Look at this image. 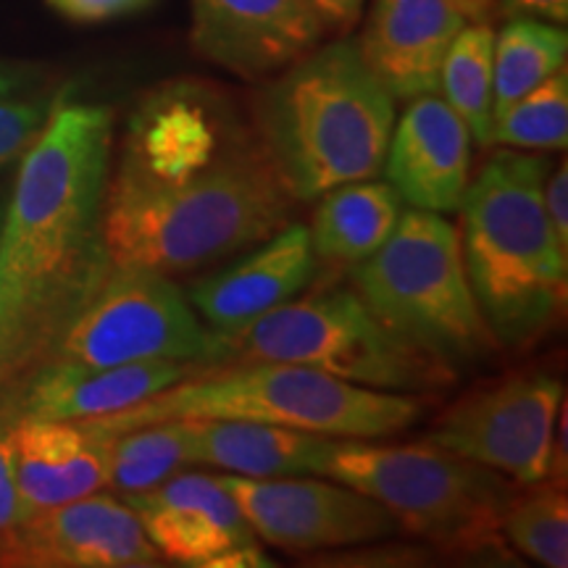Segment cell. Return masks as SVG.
Listing matches in <instances>:
<instances>
[{
    "label": "cell",
    "mask_w": 568,
    "mask_h": 568,
    "mask_svg": "<svg viewBox=\"0 0 568 568\" xmlns=\"http://www.w3.org/2000/svg\"><path fill=\"white\" fill-rule=\"evenodd\" d=\"M193 460L251 479L322 474L337 437L237 418H187Z\"/></svg>",
    "instance_id": "ffe728a7"
},
{
    "label": "cell",
    "mask_w": 568,
    "mask_h": 568,
    "mask_svg": "<svg viewBox=\"0 0 568 568\" xmlns=\"http://www.w3.org/2000/svg\"><path fill=\"white\" fill-rule=\"evenodd\" d=\"M166 560L153 548L124 500L92 493L40 510L0 542V566L17 568H153Z\"/></svg>",
    "instance_id": "7c38bea8"
},
{
    "label": "cell",
    "mask_w": 568,
    "mask_h": 568,
    "mask_svg": "<svg viewBox=\"0 0 568 568\" xmlns=\"http://www.w3.org/2000/svg\"><path fill=\"white\" fill-rule=\"evenodd\" d=\"M568 142V74L556 71L495 119L493 145L514 151H564Z\"/></svg>",
    "instance_id": "484cf974"
},
{
    "label": "cell",
    "mask_w": 568,
    "mask_h": 568,
    "mask_svg": "<svg viewBox=\"0 0 568 568\" xmlns=\"http://www.w3.org/2000/svg\"><path fill=\"white\" fill-rule=\"evenodd\" d=\"M545 211H548L550 226L556 232L558 243L568 251V163L566 159L558 163L552 172L545 176L542 190Z\"/></svg>",
    "instance_id": "83f0119b"
},
{
    "label": "cell",
    "mask_w": 568,
    "mask_h": 568,
    "mask_svg": "<svg viewBox=\"0 0 568 568\" xmlns=\"http://www.w3.org/2000/svg\"><path fill=\"white\" fill-rule=\"evenodd\" d=\"M124 503L161 558L172 564L209 568L224 552L258 542L222 474L180 471Z\"/></svg>",
    "instance_id": "5bb4252c"
},
{
    "label": "cell",
    "mask_w": 568,
    "mask_h": 568,
    "mask_svg": "<svg viewBox=\"0 0 568 568\" xmlns=\"http://www.w3.org/2000/svg\"><path fill=\"white\" fill-rule=\"evenodd\" d=\"M400 205L389 182L361 180L324 193L308 230L318 264L355 266L374 255L393 234Z\"/></svg>",
    "instance_id": "44dd1931"
},
{
    "label": "cell",
    "mask_w": 568,
    "mask_h": 568,
    "mask_svg": "<svg viewBox=\"0 0 568 568\" xmlns=\"http://www.w3.org/2000/svg\"><path fill=\"white\" fill-rule=\"evenodd\" d=\"M187 361H138V364L84 368L45 364L24 382V393L13 418L45 422H82L119 414L145 400L163 387L193 374Z\"/></svg>",
    "instance_id": "d6986e66"
},
{
    "label": "cell",
    "mask_w": 568,
    "mask_h": 568,
    "mask_svg": "<svg viewBox=\"0 0 568 568\" xmlns=\"http://www.w3.org/2000/svg\"><path fill=\"white\" fill-rule=\"evenodd\" d=\"M258 566H272V560H266L261 552L258 542L243 545V548H234L224 556H219L209 568H258Z\"/></svg>",
    "instance_id": "d6a6232c"
},
{
    "label": "cell",
    "mask_w": 568,
    "mask_h": 568,
    "mask_svg": "<svg viewBox=\"0 0 568 568\" xmlns=\"http://www.w3.org/2000/svg\"><path fill=\"white\" fill-rule=\"evenodd\" d=\"M255 126L197 90L163 92L134 113L103 197L111 266L197 272L290 224Z\"/></svg>",
    "instance_id": "6da1fadb"
},
{
    "label": "cell",
    "mask_w": 568,
    "mask_h": 568,
    "mask_svg": "<svg viewBox=\"0 0 568 568\" xmlns=\"http://www.w3.org/2000/svg\"><path fill=\"white\" fill-rule=\"evenodd\" d=\"M550 161L495 153L460 201L458 243L474 301L500 345L524 347L564 316L568 251L552 232L542 190Z\"/></svg>",
    "instance_id": "277c9868"
},
{
    "label": "cell",
    "mask_w": 568,
    "mask_h": 568,
    "mask_svg": "<svg viewBox=\"0 0 568 568\" xmlns=\"http://www.w3.org/2000/svg\"><path fill=\"white\" fill-rule=\"evenodd\" d=\"M51 111L42 103H0V163L21 159L45 130Z\"/></svg>",
    "instance_id": "4316f807"
},
{
    "label": "cell",
    "mask_w": 568,
    "mask_h": 568,
    "mask_svg": "<svg viewBox=\"0 0 568 568\" xmlns=\"http://www.w3.org/2000/svg\"><path fill=\"white\" fill-rule=\"evenodd\" d=\"M276 361L308 366L382 393L450 387L456 372L397 339L376 322L353 287H322L293 297L234 332H211L203 366Z\"/></svg>",
    "instance_id": "52a82bcc"
},
{
    "label": "cell",
    "mask_w": 568,
    "mask_h": 568,
    "mask_svg": "<svg viewBox=\"0 0 568 568\" xmlns=\"http://www.w3.org/2000/svg\"><path fill=\"white\" fill-rule=\"evenodd\" d=\"M568 34L552 21L516 13L495 34L493 116L506 113L529 90L566 69Z\"/></svg>",
    "instance_id": "603a6c76"
},
{
    "label": "cell",
    "mask_w": 568,
    "mask_h": 568,
    "mask_svg": "<svg viewBox=\"0 0 568 568\" xmlns=\"http://www.w3.org/2000/svg\"><path fill=\"white\" fill-rule=\"evenodd\" d=\"M19 521H21V508H19L17 481H13L6 432H0V542H3L6 535H9Z\"/></svg>",
    "instance_id": "f546056e"
},
{
    "label": "cell",
    "mask_w": 568,
    "mask_h": 568,
    "mask_svg": "<svg viewBox=\"0 0 568 568\" xmlns=\"http://www.w3.org/2000/svg\"><path fill=\"white\" fill-rule=\"evenodd\" d=\"M527 495H516L500 524L503 539L539 566H568V500L566 487L552 481L529 485Z\"/></svg>",
    "instance_id": "d4e9b609"
},
{
    "label": "cell",
    "mask_w": 568,
    "mask_h": 568,
    "mask_svg": "<svg viewBox=\"0 0 568 568\" xmlns=\"http://www.w3.org/2000/svg\"><path fill=\"white\" fill-rule=\"evenodd\" d=\"M316 272L318 261L308 230L287 224L240 264L190 290V305L213 332H234L301 295Z\"/></svg>",
    "instance_id": "e0dca14e"
},
{
    "label": "cell",
    "mask_w": 568,
    "mask_h": 568,
    "mask_svg": "<svg viewBox=\"0 0 568 568\" xmlns=\"http://www.w3.org/2000/svg\"><path fill=\"white\" fill-rule=\"evenodd\" d=\"M503 9L510 17L524 13V17H537L560 27H566L568 21V0H503Z\"/></svg>",
    "instance_id": "1f68e13d"
},
{
    "label": "cell",
    "mask_w": 568,
    "mask_h": 568,
    "mask_svg": "<svg viewBox=\"0 0 568 568\" xmlns=\"http://www.w3.org/2000/svg\"><path fill=\"white\" fill-rule=\"evenodd\" d=\"M464 3L479 17V13H485L489 6H493V0H464Z\"/></svg>",
    "instance_id": "836d02e7"
},
{
    "label": "cell",
    "mask_w": 568,
    "mask_h": 568,
    "mask_svg": "<svg viewBox=\"0 0 568 568\" xmlns=\"http://www.w3.org/2000/svg\"><path fill=\"white\" fill-rule=\"evenodd\" d=\"M422 410L414 395L351 385L308 366L247 361L201 366L138 406L77 424L116 435L176 418H237L337 439H379L408 429Z\"/></svg>",
    "instance_id": "5b68a950"
},
{
    "label": "cell",
    "mask_w": 568,
    "mask_h": 568,
    "mask_svg": "<svg viewBox=\"0 0 568 568\" xmlns=\"http://www.w3.org/2000/svg\"><path fill=\"white\" fill-rule=\"evenodd\" d=\"M211 332L172 276L140 266H111L90 303L63 332L48 364L122 366L138 361L205 364Z\"/></svg>",
    "instance_id": "9c48e42d"
},
{
    "label": "cell",
    "mask_w": 568,
    "mask_h": 568,
    "mask_svg": "<svg viewBox=\"0 0 568 568\" xmlns=\"http://www.w3.org/2000/svg\"><path fill=\"white\" fill-rule=\"evenodd\" d=\"M322 474L368 495L403 531L447 552H477L500 542L503 514L521 489L429 439L408 445L335 439Z\"/></svg>",
    "instance_id": "ba28073f"
},
{
    "label": "cell",
    "mask_w": 568,
    "mask_h": 568,
    "mask_svg": "<svg viewBox=\"0 0 568 568\" xmlns=\"http://www.w3.org/2000/svg\"><path fill=\"white\" fill-rule=\"evenodd\" d=\"M113 116L69 103L21 155L0 226V387H21L51 361L63 332L111 272L103 197Z\"/></svg>",
    "instance_id": "7a4b0ae2"
},
{
    "label": "cell",
    "mask_w": 568,
    "mask_h": 568,
    "mask_svg": "<svg viewBox=\"0 0 568 568\" xmlns=\"http://www.w3.org/2000/svg\"><path fill=\"white\" fill-rule=\"evenodd\" d=\"M6 445L21 518L105 489V439L82 424L13 418Z\"/></svg>",
    "instance_id": "ac0fdd59"
},
{
    "label": "cell",
    "mask_w": 568,
    "mask_h": 568,
    "mask_svg": "<svg viewBox=\"0 0 568 568\" xmlns=\"http://www.w3.org/2000/svg\"><path fill=\"white\" fill-rule=\"evenodd\" d=\"M51 3L69 19L77 21H103L111 17H122L151 6L153 0H51Z\"/></svg>",
    "instance_id": "f1b7e54d"
},
{
    "label": "cell",
    "mask_w": 568,
    "mask_h": 568,
    "mask_svg": "<svg viewBox=\"0 0 568 568\" xmlns=\"http://www.w3.org/2000/svg\"><path fill=\"white\" fill-rule=\"evenodd\" d=\"M314 9L322 13L326 24L337 27V30H353L358 24L361 13H364L366 0H308Z\"/></svg>",
    "instance_id": "4dcf8cb0"
},
{
    "label": "cell",
    "mask_w": 568,
    "mask_h": 568,
    "mask_svg": "<svg viewBox=\"0 0 568 568\" xmlns=\"http://www.w3.org/2000/svg\"><path fill=\"white\" fill-rule=\"evenodd\" d=\"M351 287L387 332L447 368L500 347L474 301L458 226L435 211L400 213L387 243L351 266Z\"/></svg>",
    "instance_id": "8992f818"
},
{
    "label": "cell",
    "mask_w": 568,
    "mask_h": 568,
    "mask_svg": "<svg viewBox=\"0 0 568 568\" xmlns=\"http://www.w3.org/2000/svg\"><path fill=\"white\" fill-rule=\"evenodd\" d=\"M101 437L105 439V489L116 493L119 500L148 493L187 466H195L187 418Z\"/></svg>",
    "instance_id": "7402d4cb"
},
{
    "label": "cell",
    "mask_w": 568,
    "mask_h": 568,
    "mask_svg": "<svg viewBox=\"0 0 568 568\" xmlns=\"http://www.w3.org/2000/svg\"><path fill=\"white\" fill-rule=\"evenodd\" d=\"M471 134L437 92L410 98L393 126L385 169L389 184L410 209L458 211L471 182Z\"/></svg>",
    "instance_id": "2e32d148"
},
{
    "label": "cell",
    "mask_w": 568,
    "mask_h": 568,
    "mask_svg": "<svg viewBox=\"0 0 568 568\" xmlns=\"http://www.w3.org/2000/svg\"><path fill=\"white\" fill-rule=\"evenodd\" d=\"M253 126L293 201H318L382 174L395 98L366 67L358 40L318 42L261 92Z\"/></svg>",
    "instance_id": "3957f363"
},
{
    "label": "cell",
    "mask_w": 568,
    "mask_h": 568,
    "mask_svg": "<svg viewBox=\"0 0 568 568\" xmlns=\"http://www.w3.org/2000/svg\"><path fill=\"white\" fill-rule=\"evenodd\" d=\"M564 385L550 374H514L474 389L437 418L426 439L529 487L550 474Z\"/></svg>",
    "instance_id": "30bf717a"
},
{
    "label": "cell",
    "mask_w": 568,
    "mask_h": 568,
    "mask_svg": "<svg viewBox=\"0 0 568 568\" xmlns=\"http://www.w3.org/2000/svg\"><path fill=\"white\" fill-rule=\"evenodd\" d=\"M493 61L495 30L485 21H468L447 51L439 69V90L445 103L458 113L471 140L493 145Z\"/></svg>",
    "instance_id": "cb8c5ba5"
},
{
    "label": "cell",
    "mask_w": 568,
    "mask_h": 568,
    "mask_svg": "<svg viewBox=\"0 0 568 568\" xmlns=\"http://www.w3.org/2000/svg\"><path fill=\"white\" fill-rule=\"evenodd\" d=\"M255 537L287 552L351 548L400 535L385 506L343 481L301 477L251 479L222 474Z\"/></svg>",
    "instance_id": "8fae6325"
},
{
    "label": "cell",
    "mask_w": 568,
    "mask_h": 568,
    "mask_svg": "<svg viewBox=\"0 0 568 568\" xmlns=\"http://www.w3.org/2000/svg\"><path fill=\"white\" fill-rule=\"evenodd\" d=\"M477 17L464 0H374L358 51L400 101L439 90V69L453 40Z\"/></svg>",
    "instance_id": "9a60e30c"
},
{
    "label": "cell",
    "mask_w": 568,
    "mask_h": 568,
    "mask_svg": "<svg viewBox=\"0 0 568 568\" xmlns=\"http://www.w3.org/2000/svg\"><path fill=\"white\" fill-rule=\"evenodd\" d=\"M326 24L308 0H193V51L243 80H264L303 59Z\"/></svg>",
    "instance_id": "4fadbf2b"
}]
</instances>
